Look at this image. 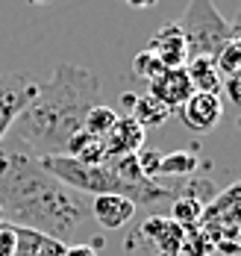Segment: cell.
<instances>
[{
  "instance_id": "obj_23",
  "label": "cell",
  "mask_w": 241,
  "mask_h": 256,
  "mask_svg": "<svg viewBox=\"0 0 241 256\" xmlns=\"http://www.w3.org/2000/svg\"><path fill=\"white\" fill-rule=\"evenodd\" d=\"M29 3H35V6H44V3H53V0H29Z\"/></svg>"
},
{
  "instance_id": "obj_2",
  "label": "cell",
  "mask_w": 241,
  "mask_h": 256,
  "mask_svg": "<svg viewBox=\"0 0 241 256\" xmlns=\"http://www.w3.org/2000/svg\"><path fill=\"white\" fill-rule=\"evenodd\" d=\"M100 103V80L71 62H59L50 80L38 82L32 100L12 121V136L38 159L65 156L85 115Z\"/></svg>"
},
{
  "instance_id": "obj_4",
  "label": "cell",
  "mask_w": 241,
  "mask_h": 256,
  "mask_svg": "<svg viewBox=\"0 0 241 256\" xmlns=\"http://www.w3.org/2000/svg\"><path fill=\"white\" fill-rule=\"evenodd\" d=\"M186 230L171 215H150L138 221L124 238L127 256H180Z\"/></svg>"
},
{
  "instance_id": "obj_11",
  "label": "cell",
  "mask_w": 241,
  "mask_h": 256,
  "mask_svg": "<svg viewBox=\"0 0 241 256\" xmlns=\"http://www.w3.org/2000/svg\"><path fill=\"white\" fill-rule=\"evenodd\" d=\"M65 242L44 236L29 227H15V254L12 256H65Z\"/></svg>"
},
{
  "instance_id": "obj_9",
  "label": "cell",
  "mask_w": 241,
  "mask_h": 256,
  "mask_svg": "<svg viewBox=\"0 0 241 256\" xmlns=\"http://www.w3.org/2000/svg\"><path fill=\"white\" fill-rule=\"evenodd\" d=\"M103 148H106V162L115 156H130L138 154L144 148V130L138 127L133 115H118L115 127L109 130V136L103 138Z\"/></svg>"
},
{
  "instance_id": "obj_12",
  "label": "cell",
  "mask_w": 241,
  "mask_h": 256,
  "mask_svg": "<svg viewBox=\"0 0 241 256\" xmlns=\"http://www.w3.org/2000/svg\"><path fill=\"white\" fill-rule=\"evenodd\" d=\"M186 74L194 86V92H206V94H221V86L224 77L218 74L212 56H197V59H188L186 62Z\"/></svg>"
},
{
  "instance_id": "obj_24",
  "label": "cell",
  "mask_w": 241,
  "mask_h": 256,
  "mask_svg": "<svg viewBox=\"0 0 241 256\" xmlns=\"http://www.w3.org/2000/svg\"><path fill=\"white\" fill-rule=\"evenodd\" d=\"M0 221H3V218H0Z\"/></svg>"
},
{
  "instance_id": "obj_10",
  "label": "cell",
  "mask_w": 241,
  "mask_h": 256,
  "mask_svg": "<svg viewBox=\"0 0 241 256\" xmlns=\"http://www.w3.org/2000/svg\"><path fill=\"white\" fill-rule=\"evenodd\" d=\"M147 50L153 53L165 68H186V62H188L186 38H183V32H180L177 24L162 26L159 32L150 38V48H147Z\"/></svg>"
},
{
  "instance_id": "obj_13",
  "label": "cell",
  "mask_w": 241,
  "mask_h": 256,
  "mask_svg": "<svg viewBox=\"0 0 241 256\" xmlns=\"http://www.w3.org/2000/svg\"><path fill=\"white\" fill-rule=\"evenodd\" d=\"M197 182H200V180H197ZM197 182H191L183 194H177V198L171 200V218H174L183 230H191V227H197V224L203 221V209H206V206H203V200L194 194V186H197Z\"/></svg>"
},
{
  "instance_id": "obj_15",
  "label": "cell",
  "mask_w": 241,
  "mask_h": 256,
  "mask_svg": "<svg viewBox=\"0 0 241 256\" xmlns=\"http://www.w3.org/2000/svg\"><path fill=\"white\" fill-rule=\"evenodd\" d=\"M115 121H118V112L106 106V103H97L88 115H85V124H82V132H88V136H94V138H106L109 130L115 127Z\"/></svg>"
},
{
  "instance_id": "obj_22",
  "label": "cell",
  "mask_w": 241,
  "mask_h": 256,
  "mask_svg": "<svg viewBox=\"0 0 241 256\" xmlns=\"http://www.w3.org/2000/svg\"><path fill=\"white\" fill-rule=\"evenodd\" d=\"M227 194H230L233 200H239V204H241V180H239V182H233V186L227 188Z\"/></svg>"
},
{
  "instance_id": "obj_19",
  "label": "cell",
  "mask_w": 241,
  "mask_h": 256,
  "mask_svg": "<svg viewBox=\"0 0 241 256\" xmlns=\"http://www.w3.org/2000/svg\"><path fill=\"white\" fill-rule=\"evenodd\" d=\"M221 92L227 94V100L236 103V106L241 109V71L230 74V77H224V86H221Z\"/></svg>"
},
{
  "instance_id": "obj_6",
  "label": "cell",
  "mask_w": 241,
  "mask_h": 256,
  "mask_svg": "<svg viewBox=\"0 0 241 256\" xmlns=\"http://www.w3.org/2000/svg\"><path fill=\"white\" fill-rule=\"evenodd\" d=\"M183 127L191 132H212L221 118H224V100L221 94H206V92H194L180 109H177Z\"/></svg>"
},
{
  "instance_id": "obj_8",
  "label": "cell",
  "mask_w": 241,
  "mask_h": 256,
  "mask_svg": "<svg viewBox=\"0 0 241 256\" xmlns=\"http://www.w3.org/2000/svg\"><path fill=\"white\" fill-rule=\"evenodd\" d=\"M88 209H91V218L103 230H121L133 221L138 206L127 198H121V194H97V198L88 200Z\"/></svg>"
},
{
  "instance_id": "obj_18",
  "label": "cell",
  "mask_w": 241,
  "mask_h": 256,
  "mask_svg": "<svg viewBox=\"0 0 241 256\" xmlns=\"http://www.w3.org/2000/svg\"><path fill=\"white\" fill-rule=\"evenodd\" d=\"M133 71L141 80H147V82H150L153 77H159L162 71H165V65H162V62L150 50H141L138 56H135V62H133Z\"/></svg>"
},
{
  "instance_id": "obj_7",
  "label": "cell",
  "mask_w": 241,
  "mask_h": 256,
  "mask_svg": "<svg viewBox=\"0 0 241 256\" xmlns=\"http://www.w3.org/2000/svg\"><path fill=\"white\" fill-rule=\"evenodd\" d=\"M147 94L156 98L159 103H165L174 112V109H180L194 94V86L188 80L186 68H165L159 77H153L147 82Z\"/></svg>"
},
{
  "instance_id": "obj_14",
  "label": "cell",
  "mask_w": 241,
  "mask_h": 256,
  "mask_svg": "<svg viewBox=\"0 0 241 256\" xmlns=\"http://www.w3.org/2000/svg\"><path fill=\"white\" fill-rule=\"evenodd\" d=\"M130 115L138 121L141 130H156L171 118V109L165 103H159L156 98H150V94H135V103H133V109H130Z\"/></svg>"
},
{
  "instance_id": "obj_3",
  "label": "cell",
  "mask_w": 241,
  "mask_h": 256,
  "mask_svg": "<svg viewBox=\"0 0 241 256\" xmlns=\"http://www.w3.org/2000/svg\"><path fill=\"white\" fill-rule=\"evenodd\" d=\"M177 26L186 38L188 59H197V56L218 59L224 44L233 38V26L218 12L215 0H188Z\"/></svg>"
},
{
  "instance_id": "obj_21",
  "label": "cell",
  "mask_w": 241,
  "mask_h": 256,
  "mask_svg": "<svg viewBox=\"0 0 241 256\" xmlns=\"http://www.w3.org/2000/svg\"><path fill=\"white\" fill-rule=\"evenodd\" d=\"M65 256H97V250L91 244H68L65 248Z\"/></svg>"
},
{
  "instance_id": "obj_17",
  "label": "cell",
  "mask_w": 241,
  "mask_h": 256,
  "mask_svg": "<svg viewBox=\"0 0 241 256\" xmlns=\"http://www.w3.org/2000/svg\"><path fill=\"white\" fill-rule=\"evenodd\" d=\"M215 68H218L221 77H230V74L241 71V32H236L224 44V50L218 53V59H215Z\"/></svg>"
},
{
  "instance_id": "obj_1",
  "label": "cell",
  "mask_w": 241,
  "mask_h": 256,
  "mask_svg": "<svg viewBox=\"0 0 241 256\" xmlns=\"http://www.w3.org/2000/svg\"><path fill=\"white\" fill-rule=\"evenodd\" d=\"M0 218L71 244L91 221L88 198L44 168V162L12 132L0 138Z\"/></svg>"
},
{
  "instance_id": "obj_5",
  "label": "cell",
  "mask_w": 241,
  "mask_h": 256,
  "mask_svg": "<svg viewBox=\"0 0 241 256\" xmlns=\"http://www.w3.org/2000/svg\"><path fill=\"white\" fill-rule=\"evenodd\" d=\"M35 88H38V80H32L29 74H3L0 71V138L12 130V121L32 100Z\"/></svg>"
},
{
  "instance_id": "obj_16",
  "label": "cell",
  "mask_w": 241,
  "mask_h": 256,
  "mask_svg": "<svg viewBox=\"0 0 241 256\" xmlns=\"http://www.w3.org/2000/svg\"><path fill=\"white\" fill-rule=\"evenodd\" d=\"M197 168V156L188 150H174V154H162L159 162V177H188Z\"/></svg>"
},
{
  "instance_id": "obj_20",
  "label": "cell",
  "mask_w": 241,
  "mask_h": 256,
  "mask_svg": "<svg viewBox=\"0 0 241 256\" xmlns=\"http://www.w3.org/2000/svg\"><path fill=\"white\" fill-rule=\"evenodd\" d=\"M15 254V227L0 221V256H12Z\"/></svg>"
}]
</instances>
